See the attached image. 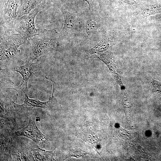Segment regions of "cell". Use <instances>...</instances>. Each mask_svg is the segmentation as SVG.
<instances>
[{"mask_svg": "<svg viewBox=\"0 0 161 161\" xmlns=\"http://www.w3.org/2000/svg\"><path fill=\"white\" fill-rule=\"evenodd\" d=\"M59 34L55 29L40 30L27 40V59L34 61L40 57L54 50L57 46Z\"/></svg>", "mask_w": 161, "mask_h": 161, "instance_id": "1", "label": "cell"}, {"mask_svg": "<svg viewBox=\"0 0 161 161\" xmlns=\"http://www.w3.org/2000/svg\"><path fill=\"white\" fill-rule=\"evenodd\" d=\"M28 38L14 30H4L1 32L0 52L1 61L11 60L19 54V47Z\"/></svg>", "mask_w": 161, "mask_h": 161, "instance_id": "2", "label": "cell"}, {"mask_svg": "<svg viewBox=\"0 0 161 161\" xmlns=\"http://www.w3.org/2000/svg\"><path fill=\"white\" fill-rule=\"evenodd\" d=\"M46 1L40 4L28 14L18 18L14 29L17 32L25 35L28 39L37 35L40 30L35 27V17L38 13L45 7Z\"/></svg>", "mask_w": 161, "mask_h": 161, "instance_id": "3", "label": "cell"}, {"mask_svg": "<svg viewBox=\"0 0 161 161\" xmlns=\"http://www.w3.org/2000/svg\"><path fill=\"white\" fill-rule=\"evenodd\" d=\"M40 68L39 64L37 62L27 61L25 64L22 66H15L3 69L12 70L20 74L22 77L21 83L17 87L11 89L16 91L18 93L25 95L28 92L27 84L30 77Z\"/></svg>", "mask_w": 161, "mask_h": 161, "instance_id": "4", "label": "cell"}, {"mask_svg": "<svg viewBox=\"0 0 161 161\" xmlns=\"http://www.w3.org/2000/svg\"><path fill=\"white\" fill-rule=\"evenodd\" d=\"M20 0H8L4 5L1 18V25L4 30L14 29L18 17Z\"/></svg>", "mask_w": 161, "mask_h": 161, "instance_id": "5", "label": "cell"}, {"mask_svg": "<svg viewBox=\"0 0 161 161\" xmlns=\"http://www.w3.org/2000/svg\"><path fill=\"white\" fill-rule=\"evenodd\" d=\"M52 83L53 85L52 96L49 98V100L46 102H42L37 99H30L28 97L27 94H26L24 95L25 99L24 103L22 105H18L13 103L14 107L17 109L27 110L37 107L45 109L51 108L56 102V100L53 95L55 85L54 82H52Z\"/></svg>", "mask_w": 161, "mask_h": 161, "instance_id": "6", "label": "cell"}, {"mask_svg": "<svg viewBox=\"0 0 161 161\" xmlns=\"http://www.w3.org/2000/svg\"><path fill=\"white\" fill-rule=\"evenodd\" d=\"M14 134L16 135L26 137L37 143L47 139V137L38 129L34 118H31L28 124L26 127L21 130L15 132Z\"/></svg>", "mask_w": 161, "mask_h": 161, "instance_id": "7", "label": "cell"}, {"mask_svg": "<svg viewBox=\"0 0 161 161\" xmlns=\"http://www.w3.org/2000/svg\"><path fill=\"white\" fill-rule=\"evenodd\" d=\"M61 10L64 19L62 33L63 36H66L73 29L78 16L63 8L61 9Z\"/></svg>", "mask_w": 161, "mask_h": 161, "instance_id": "8", "label": "cell"}, {"mask_svg": "<svg viewBox=\"0 0 161 161\" xmlns=\"http://www.w3.org/2000/svg\"><path fill=\"white\" fill-rule=\"evenodd\" d=\"M47 0H20L18 10V18L29 14L40 4Z\"/></svg>", "mask_w": 161, "mask_h": 161, "instance_id": "9", "label": "cell"}, {"mask_svg": "<svg viewBox=\"0 0 161 161\" xmlns=\"http://www.w3.org/2000/svg\"><path fill=\"white\" fill-rule=\"evenodd\" d=\"M32 154L34 160L36 161H51L55 160L53 157V152L46 151L40 148L32 150Z\"/></svg>", "mask_w": 161, "mask_h": 161, "instance_id": "10", "label": "cell"}, {"mask_svg": "<svg viewBox=\"0 0 161 161\" xmlns=\"http://www.w3.org/2000/svg\"><path fill=\"white\" fill-rule=\"evenodd\" d=\"M85 27V30L87 34L92 35L97 31V24L95 21L89 20L87 21Z\"/></svg>", "mask_w": 161, "mask_h": 161, "instance_id": "11", "label": "cell"}, {"mask_svg": "<svg viewBox=\"0 0 161 161\" xmlns=\"http://www.w3.org/2000/svg\"><path fill=\"white\" fill-rule=\"evenodd\" d=\"M121 1L123 2L130 5L138 4L134 0H121Z\"/></svg>", "mask_w": 161, "mask_h": 161, "instance_id": "12", "label": "cell"}, {"mask_svg": "<svg viewBox=\"0 0 161 161\" xmlns=\"http://www.w3.org/2000/svg\"><path fill=\"white\" fill-rule=\"evenodd\" d=\"M153 86L154 88L157 89L161 88V84L158 81H154L153 83Z\"/></svg>", "mask_w": 161, "mask_h": 161, "instance_id": "13", "label": "cell"}, {"mask_svg": "<svg viewBox=\"0 0 161 161\" xmlns=\"http://www.w3.org/2000/svg\"><path fill=\"white\" fill-rule=\"evenodd\" d=\"M85 1L87 2L89 6V8L90 9L93 7L94 5V3L95 0H84Z\"/></svg>", "mask_w": 161, "mask_h": 161, "instance_id": "14", "label": "cell"}]
</instances>
